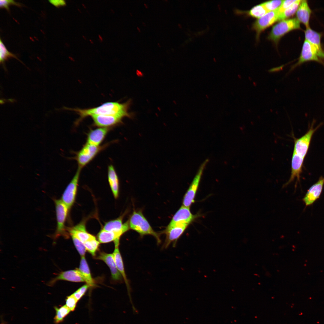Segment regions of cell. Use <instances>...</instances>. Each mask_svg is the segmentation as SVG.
<instances>
[{
	"mask_svg": "<svg viewBox=\"0 0 324 324\" xmlns=\"http://www.w3.org/2000/svg\"><path fill=\"white\" fill-rule=\"evenodd\" d=\"M131 102L130 100L123 103L108 102L98 107L86 109L64 108L74 111L80 116L78 122L88 116L93 115H110L122 118L125 117L131 118L133 116V113L128 111Z\"/></svg>",
	"mask_w": 324,
	"mask_h": 324,
	"instance_id": "cell-1",
	"label": "cell"
},
{
	"mask_svg": "<svg viewBox=\"0 0 324 324\" xmlns=\"http://www.w3.org/2000/svg\"><path fill=\"white\" fill-rule=\"evenodd\" d=\"M129 222L130 228L136 231L141 236L151 235L155 238L158 244L160 243V235L152 229L141 211L134 210Z\"/></svg>",
	"mask_w": 324,
	"mask_h": 324,
	"instance_id": "cell-2",
	"label": "cell"
},
{
	"mask_svg": "<svg viewBox=\"0 0 324 324\" xmlns=\"http://www.w3.org/2000/svg\"><path fill=\"white\" fill-rule=\"evenodd\" d=\"M300 23L296 18L281 21L272 27L268 38L277 44L286 34L294 30L300 29Z\"/></svg>",
	"mask_w": 324,
	"mask_h": 324,
	"instance_id": "cell-3",
	"label": "cell"
},
{
	"mask_svg": "<svg viewBox=\"0 0 324 324\" xmlns=\"http://www.w3.org/2000/svg\"><path fill=\"white\" fill-rule=\"evenodd\" d=\"M313 122L307 132L298 139L295 138L293 152L297 155L304 159L308 150L312 137L317 129L321 126L320 124L314 128Z\"/></svg>",
	"mask_w": 324,
	"mask_h": 324,
	"instance_id": "cell-4",
	"label": "cell"
},
{
	"mask_svg": "<svg viewBox=\"0 0 324 324\" xmlns=\"http://www.w3.org/2000/svg\"><path fill=\"white\" fill-rule=\"evenodd\" d=\"M318 51L310 43L305 40L302 46L300 57L298 62L292 66L289 73L297 66L309 61H314L324 64L320 59Z\"/></svg>",
	"mask_w": 324,
	"mask_h": 324,
	"instance_id": "cell-5",
	"label": "cell"
},
{
	"mask_svg": "<svg viewBox=\"0 0 324 324\" xmlns=\"http://www.w3.org/2000/svg\"><path fill=\"white\" fill-rule=\"evenodd\" d=\"M55 202L57 225L54 236L56 238L62 235L66 236L65 223L69 209L62 200H55Z\"/></svg>",
	"mask_w": 324,
	"mask_h": 324,
	"instance_id": "cell-6",
	"label": "cell"
},
{
	"mask_svg": "<svg viewBox=\"0 0 324 324\" xmlns=\"http://www.w3.org/2000/svg\"><path fill=\"white\" fill-rule=\"evenodd\" d=\"M208 161V160H206L200 167L196 175L184 196L183 201V206L189 207L194 202V199L204 170Z\"/></svg>",
	"mask_w": 324,
	"mask_h": 324,
	"instance_id": "cell-7",
	"label": "cell"
},
{
	"mask_svg": "<svg viewBox=\"0 0 324 324\" xmlns=\"http://www.w3.org/2000/svg\"><path fill=\"white\" fill-rule=\"evenodd\" d=\"M99 146H96L86 143L77 153L76 159L81 169L89 162L101 149Z\"/></svg>",
	"mask_w": 324,
	"mask_h": 324,
	"instance_id": "cell-8",
	"label": "cell"
},
{
	"mask_svg": "<svg viewBox=\"0 0 324 324\" xmlns=\"http://www.w3.org/2000/svg\"><path fill=\"white\" fill-rule=\"evenodd\" d=\"M81 169L79 168L71 181L64 191L62 200L70 209L74 204Z\"/></svg>",
	"mask_w": 324,
	"mask_h": 324,
	"instance_id": "cell-9",
	"label": "cell"
},
{
	"mask_svg": "<svg viewBox=\"0 0 324 324\" xmlns=\"http://www.w3.org/2000/svg\"><path fill=\"white\" fill-rule=\"evenodd\" d=\"M278 9L267 13L254 23L252 28L256 32L257 39L262 31L278 21L279 15Z\"/></svg>",
	"mask_w": 324,
	"mask_h": 324,
	"instance_id": "cell-10",
	"label": "cell"
},
{
	"mask_svg": "<svg viewBox=\"0 0 324 324\" xmlns=\"http://www.w3.org/2000/svg\"><path fill=\"white\" fill-rule=\"evenodd\" d=\"M194 218L195 216L191 212L189 207L182 206L173 216L166 228L179 225H188Z\"/></svg>",
	"mask_w": 324,
	"mask_h": 324,
	"instance_id": "cell-11",
	"label": "cell"
},
{
	"mask_svg": "<svg viewBox=\"0 0 324 324\" xmlns=\"http://www.w3.org/2000/svg\"><path fill=\"white\" fill-rule=\"evenodd\" d=\"M188 225L187 224L179 225L170 228H166L163 232L166 234V237L162 248H167L172 243H173V245L175 246L177 240Z\"/></svg>",
	"mask_w": 324,
	"mask_h": 324,
	"instance_id": "cell-12",
	"label": "cell"
},
{
	"mask_svg": "<svg viewBox=\"0 0 324 324\" xmlns=\"http://www.w3.org/2000/svg\"><path fill=\"white\" fill-rule=\"evenodd\" d=\"M324 184V177L321 176L318 181L312 185L308 190L303 199L306 206L312 205L319 198L322 191Z\"/></svg>",
	"mask_w": 324,
	"mask_h": 324,
	"instance_id": "cell-13",
	"label": "cell"
},
{
	"mask_svg": "<svg viewBox=\"0 0 324 324\" xmlns=\"http://www.w3.org/2000/svg\"><path fill=\"white\" fill-rule=\"evenodd\" d=\"M64 280L74 282H84L85 280L78 269L62 272L48 283L52 286L58 281Z\"/></svg>",
	"mask_w": 324,
	"mask_h": 324,
	"instance_id": "cell-14",
	"label": "cell"
},
{
	"mask_svg": "<svg viewBox=\"0 0 324 324\" xmlns=\"http://www.w3.org/2000/svg\"><path fill=\"white\" fill-rule=\"evenodd\" d=\"M304 159L293 152L291 160V176L288 181L283 185V188L288 185L296 178L297 182H300Z\"/></svg>",
	"mask_w": 324,
	"mask_h": 324,
	"instance_id": "cell-15",
	"label": "cell"
},
{
	"mask_svg": "<svg viewBox=\"0 0 324 324\" xmlns=\"http://www.w3.org/2000/svg\"><path fill=\"white\" fill-rule=\"evenodd\" d=\"M96 126L102 128H108L122 122L123 118L110 115H93L91 116Z\"/></svg>",
	"mask_w": 324,
	"mask_h": 324,
	"instance_id": "cell-16",
	"label": "cell"
},
{
	"mask_svg": "<svg viewBox=\"0 0 324 324\" xmlns=\"http://www.w3.org/2000/svg\"><path fill=\"white\" fill-rule=\"evenodd\" d=\"M305 40L314 46L317 49L320 58L324 59V51L321 44V34L310 27L306 28L304 32Z\"/></svg>",
	"mask_w": 324,
	"mask_h": 324,
	"instance_id": "cell-17",
	"label": "cell"
},
{
	"mask_svg": "<svg viewBox=\"0 0 324 324\" xmlns=\"http://www.w3.org/2000/svg\"><path fill=\"white\" fill-rule=\"evenodd\" d=\"M311 10L307 0H301L296 12V18L306 28L310 27L309 22Z\"/></svg>",
	"mask_w": 324,
	"mask_h": 324,
	"instance_id": "cell-18",
	"label": "cell"
},
{
	"mask_svg": "<svg viewBox=\"0 0 324 324\" xmlns=\"http://www.w3.org/2000/svg\"><path fill=\"white\" fill-rule=\"evenodd\" d=\"M97 258L104 261L108 266L113 280H118L122 279V275L117 268L112 254L101 252Z\"/></svg>",
	"mask_w": 324,
	"mask_h": 324,
	"instance_id": "cell-19",
	"label": "cell"
},
{
	"mask_svg": "<svg viewBox=\"0 0 324 324\" xmlns=\"http://www.w3.org/2000/svg\"><path fill=\"white\" fill-rule=\"evenodd\" d=\"M109 129L108 128L100 127L91 130L88 135L86 143L99 146L104 139Z\"/></svg>",
	"mask_w": 324,
	"mask_h": 324,
	"instance_id": "cell-20",
	"label": "cell"
},
{
	"mask_svg": "<svg viewBox=\"0 0 324 324\" xmlns=\"http://www.w3.org/2000/svg\"><path fill=\"white\" fill-rule=\"evenodd\" d=\"M114 242L115 248L112 254L117 268L123 277L127 286L128 293L130 292V287L124 270L122 258L118 248L119 241Z\"/></svg>",
	"mask_w": 324,
	"mask_h": 324,
	"instance_id": "cell-21",
	"label": "cell"
},
{
	"mask_svg": "<svg viewBox=\"0 0 324 324\" xmlns=\"http://www.w3.org/2000/svg\"><path fill=\"white\" fill-rule=\"evenodd\" d=\"M67 230L70 235L75 236L83 243L93 236L87 232L84 222L71 228H68Z\"/></svg>",
	"mask_w": 324,
	"mask_h": 324,
	"instance_id": "cell-22",
	"label": "cell"
},
{
	"mask_svg": "<svg viewBox=\"0 0 324 324\" xmlns=\"http://www.w3.org/2000/svg\"><path fill=\"white\" fill-rule=\"evenodd\" d=\"M123 216L116 219L110 221L104 225L103 230L107 231H119L124 230L127 232L130 228L129 222L128 221L122 224Z\"/></svg>",
	"mask_w": 324,
	"mask_h": 324,
	"instance_id": "cell-23",
	"label": "cell"
},
{
	"mask_svg": "<svg viewBox=\"0 0 324 324\" xmlns=\"http://www.w3.org/2000/svg\"><path fill=\"white\" fill-rule=\"evenodd\" d=\"M126 232L124 230L119 231H107L102 230L98 234V241L100 243H107L120 239L121 236Z\"/></svg>",
	"mask_w": 324,
	"mask_h": 324,
	"instance_id": "cell-24",
	"label": "cell"
},
{
	"mask_svg": "<svg viewBox=\"0 0 324 324\" xmlns=\"http://www.w3.org/2000/svg\"><path fill=\"white\" fill-rule=\"evenodd\" d=\"M108 182L115 198H118L119 193V181L118 178L113 166L110 165L108 170Z\"/></svg>",
	"mask_w": 324,
	"mask_h": 324,
	"instance_id": "cell-25",
	"label": "cell"
},
{
	"mask_svg": "<svg viewBox=\"0 0 324 324\" xmlns=\"http://www.w3.org/2000/svg\"><path fill=\"white\" fill-rule=\"evenodd\" d=\"M78 269L84 278L87 284L89 286H94V281L92 277L89 268L84 256H82Z\"/></svg>",
	"mask_w": 324,
	"mask_h": 324,
	"instance_id": "cell-26",
	"label": "cell"
},
{
	"mask_svg": "<svg viewBox=\"0 0 324 324\" xmlns=\"http://www.w3.org/2000/svg\"><path fill=\"white\" fill-rule=\"evenodd\" d=\"M301 0H296V1L288 8L283 12L279 14L278 16V21L286 20L293 16L298 9Z\"/></svg>",
	"mask_w": 324,
	"mask_h": 324,
	"instance_id": "cell-27",
	"label": "cell"
},
{
	"mask_svg": "<svg viewBox=\"0 0 324 324\" xmlns=\"http://www.w3.org/2000/svg\"><path fill=\"white\" fill-rule=\"evenodd\" d=\"M54 308L56 310V314L54 319L56 324H58L62 322L65 317L71 311L66 305L59 308L56 307H55Z\"/></svg>",
	"mask_w": 324,
	"mask_h": 324,
	"instance_id": "cell-28",
	"label": "cell"
},
{
	"mask_svg": "<svg viewBox=\"0 0 324 324\" xmlns=\"http://www.w3.org/2000/svg\"><path fill=\"white\" fill-rule=\"evenodd\" d=\"M263 4H258L252 8L248 13L251 16L257 18H260L268 13Z\"/></svg>",
	"mask_w": 324,
	"mask_h": 324,
	"instance_id": "cell-29",
	"label": "cell"
},
{
	"mask_svg": "<svg viewBox=\"0 0 324 324\" xmlns=\"http://www.w3.org/2000/svg\"><path fill=\"white\" fill-rule=\"evenodd\" d=\"M99 242L93 236L84 243L86 250L93 256H94L99 246Z\"/></svg>",
	"mask_w": 324,
	"mask_h": 324,
	"instance_id": "cell-30",
	"label": "cell"
},
{
	"mask_svg": "<svg viewBox=\"0 0 324 324\" xmlns=\"http://www.w3.org/2000/svg\"><path fill=\"white\" fill-rule=\"evenodd\" d=\"M12 57L18 59L13 54L9 52L3 44L1 39H0V62L3 63L8 58Z\"/></svg>",
	"mask_w": 324,
	"mask_h": 324,
	"instance_id": "cell-31",
	"label": "cell"
},
{
	"mask_svg": "<svg viewBox=\"0 0 324 324\" xmlns=\"http://www.w3.org/2000/svg\"><path fill=\"white\" fill-rule=\"evenodd\" d=\"M284 0L270 1L262 4L268 12L277 10L281 6Z\"/></svg>",
	"mask_w": 324,
	"mask_h": 324,
	"instance_id": "cell-32",
	"label": "cell"
},
{
	"mask_svg": "<svg viewBox=\"0 0 324 324\" xmlns=\"http://www.w3.org/2000/svg\"><path fill=\"white\" fill-rule=\"evenodd\" d=\"M74 245L81 256H84L86 249L83 243L73 235H70Z\"/></svg>",
	"mask_w": 324,
	"mask_h": 324,
	"instance_id": "cell-33",
	"label": "cell"
},
{
	"mask_svg": "<svg viewBox=\"0 0 324 324\" xmlns=\"http://www.w3.org/2000/svg\"><path fill=\"white\" fill-rule=\"evenodd\" d=\"M78 301L72 294L67 297L66 299L65 305L71 311H73L75 309Z\"/></svg>",
	"mask_w": 324,
	"mask_h": 324,
	"instance_id": "cell-34",
	"label": "cell"
},
{
	"mask_svg": "<svg viewBox=\"0 0 324 324\" xmlns=\"http://www.w3.org/2000/svg\"><path fill=\"white\" fill-rule=\"evenodd\" d=\"M89 286L87 284L79 288L72 294L78 301L85 295Z\"/></svg>",
	"mask_w": 324,
	"mask_h": 324,
	"instance_id": "cell-35",
	"label": "cell"
},
{
	"mask_svg": "<svg viewBox=\"0 0 324 324\" xmlns=\"http://www.w3.org/2000/svg\"><path fill=\"white\" fill-rule=\"evenodd\" d=\"M11 5H15L18 6H21L20 3L16 2L13 0H0V7L1 8H5L8 10H9V6Z\"/></svg>",
	"mask_w": 324,
	"mask_h": 324,
	"instance_id": "cell-36",
	"label": "cell"
},
{
	"mask_svg": "<svg viewBox=\"0 0 324 324\" xmlns=\"http://www.w3.org/2000/svg\"><path fill=\"white\" fill-rule=\"evenodd\" d=\"M296 0H284L281 6L278 9L279 14L283 12L286 9L288 8L294 3Z\"/></svg>",
	"mask_w": 324,
	"mask_h": 324,
	"instance_id": "cell-37",
	"label": "cell"
},
{
	"mask_svg": "<svg viewBox=\"0 0 324 324\" xmlns=\"http://www.w3.org/2000/svg\"><path fill=\"white\" fill-rule=\"evenodd\" d=\"M49 2L56 7L63 6L65 4V1L64 0H50Z\"/></svg>",
	"mask_w": 324,
	"mask_h": 324,
	"instance_id": "cell-38",
	"label": "cell"
},
{
	"mask_svg": "<svg viewBox=\"0 0 324 324\" xmlns=\"http://www.w3.org/2000/svg\"><path fill=\"white\" fill-rule=\"evenodd\" d=\"M206 98H208V95H206Z\"/></svg>",
	"mask_w": 324,
	"mask_h": 324,
	"instance_id": "cell-39",
	"label": "cell"
}]
</instances>
